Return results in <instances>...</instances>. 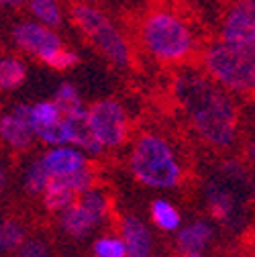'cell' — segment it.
Instances as JSON below:
<instances>
[{
    "label": "cell",
    "instance_id": "6da1fadb",
    "mask_svg": "<svg viewBox=\"0 0 255 257\" xmlns=\"http://www.w3.org/2000/svg\"><path fill=\"white\" fill-rule=\"evenodd\" d=\"M176 96L202 141L216 149H227L235 143L239 131L237 106L229 92L210 82L206 74H180L176 78Z\"/></svg>",
    "mask_w": 255,
    "mask_h": 257
},
{
    "label": "cell",
    "instance_id": "7a4b0ae2",
    "mask_svg": "<svg viewBox=\"0 0 255 257\" xmlns=\"http://www.w3.org/2000/svg\"><path fill=\"white\" fill-rule=\"evenodd\" d=\"M141 39L155 59L166 63H180L194 51L192 29L180 15L166 9L153 11L145 17Z\"/></svg>",
    "mask_w": 255,
    "mask_h": 257
},
{
    "label": "cell",
    "instance_id": "3957f363",
    "mask_svg": "<svg viewBox=\"0 0 255 257\" xmlns=\"http://www.w3.org/2000/svg\"><path fill=\"white\" fill-rule=\"evenodd\" d=\"M129 162L133 176L149 188L168 190L182 178V166L172 145L155 133H145L135 141Z\"/></svg>",
    "mask_w": 255,
    "mask_h": 257
},
{
    "label": "cell",
    "instance_id": "277c9868",
    "mask_svg": "<svg viewBox=\"0 0 255 257\" xmlns=\"http://www.w3.org/2000/svg\"><path fill=\"white\" fill-rule=\"evenodd\" d=\"M204 74L225 92L245 94L255 86V51H243L225 43H212L202 53Z\"/></svg>",
    "mask_w": 255,
    "mask_h": 257
},
{
    "label": "cell",
    "instance_id": "5b68a950",
    "mask_svg": "<svg viewBox=\"0 0 255 257\" xmlns=\"http://www.w3.org/2000/svg\"><path fill=\"white\" fill-rule=\"evenodd\" d=\"M74 25L82 31V35L100 51V55L116 68H126L131 63V47L118 27L90 3H76L70 9Z\"/></svg>",
    "mask_w": 255,
    "mask_h": 257
},
{
    "label": "cell",
    "instance_id": "8992f818",
    "mask_svg": "<svg viewBox=\"0 0 255 257\" xmlns=\"http://www.w3.org/2000/svg\"><path fill=\"white\" fill-rule=\"evenodd\" d=\"M86 124L102 149H116L129 137V116L114 98H102L86 106Z\"/></svg>",
    "mask_w": 255,
    "mask_h": 257
},
{
    "label": "cell",
    "instance_id": "52a82bcc",
    "mask_svg": "<svg viewBox=\"0 0 255 257\" xmlns=\"http://www.w3.org/2000/svg\"><path fill=\"white\" fill-rule=\"evenodd\" d=\"M108 210L106 198L98 190H86L66 210H61V227L72 237H86L104 220Z\"/></svg>",
    "mask_w": 255,
    "mask_h": 257
},
{
    "label": "cell",
    "instance_id": "ba28073f",
    "mask_svg": "<svg viewBox=\"0 0 255 257\" xmlns=\"http://www.w3.org/2000/svg\"><path fill=\"white\" fill-rule=\"evenodd\" d=\"M13 41L15 45L39 59L45 66L53 68L57 55L63 51V45L55 29H49L45 25H39L35 21H23L13 29Z\"/></svg>",
    "mask_w": 255,
    "mask_h": 257
},
{
    "label": "cell",
    "instance_id": "9c48e42d",
    "mask_svg": "<svg viewBox=\"0 0 255 257\" xmlns=\"http://www.w3.org/2000/svg\"><path fill=\"white\" fill-rule=\"evenodd\" d=\"M220 43L235 49L255 51V3L237 0L227 11L220 27Z\"/></svg>",
    "mask_w": 255,
    "mask_h": 257
},
{
    "label": "cell",
    "instance_id": "30bf717a",
    "mask_svg": "<svg viewBox=\"0 0 255 257\" xmlns=\"http://www.w3.org/2000/svg\"><path fill=\"white\" fill-rule=\"evenodd\" d=\"M0 141L15 151H25L35 141L33 126L29 120V104H17L0 114Z\"/></svg>",
    "mask_w": 255,
    "mask_h": 257
},
{
    "label": "cell",
    "instance_id": "8fae6325",
    "mask_svg": "<svg viewBox=\"0 0 255 257\" xmlns=\"http://www.w3.org/2000/svg\"><path fill=\"white\" fill-rule=\"evenodd\" d=\"M37 162L41 164V168L45 170L49 180L55 178H63L70 176L82 168L88 166V157L84 151L70 147V145H57V147H49Z\"/></svg>",
    "mask_w": 255,
    "mask_h": 257
},
{
    "label": "cell",
    "instance_id": "7c38bea8",
    "mask_svg": "<svg viewBox=\"0 0 255 257\" xmlns=\"http://www.w3.org/2000/svg\"><path fill=\"white\" fill-rule=\"evenodd\" d=\"M122 243L129 257L151 255V235L137 216H126L122 220Z\"/></svg>",
    "mask_w": 255,
    "mask_h": 257
},
{
    "label": "cell",
    "instance_id": "4fadbf2b",
    "mask_svg": "<svg viewBox=\"0 0 255 257\" xmlns=\"http://www.w3.org/2000/svg\"><path fill=\"white\" fill-rule=\"evenodd\" d=\"M210 237H212V229L206 222L198 220V222H192V224H188V227L180 229L178 245L184 253H200L206 247V243L210 241Z\"/></svg>",
    "mask_w": 255,
    "mask_h": 257
},
{
    "label": "cell",
    "instance_id": "5bb4252c",
    "mask_svg": "<svg viewBox=\"0 0 255 257\" xmlns=\"http://www.w3.org/2000/svg\"><path fill=\"white\" fill-rule=\"evenodd\" d=\"M27 80V66L15 55H0V92H13Z\"/></svg>",
    "mask_w": 255,
    "mask_h": 257
},
{
    "label": "cell",
    "instance_id": "9a60e30c",
    "mask_svg": "<svg viewBox=\"0 0 255 257\" xmlns=\"http://www.w3.org/2000/svg\"><path fill=\"white\" fill-rule=\"evenodd\" d=\"M27 11L33 17L31 21H35L39 25H45L49 29H55L63 21V9L59 5V0H27Z\"/></svg>",
    "mask_w": 255,
    "mask_h": 257
},
{
    "label": "cell",
    "instance_id": "2e32d148",
    "mask_svg": "<svg viewBox=\"0 0 255 257\" xmlns=\"http://www.w3.org/2000/svg\"><path fill=\"white\" fill-rule=\"evenodd\" d=\"M41 194H43V202H45V206H47L49 210H53V212L66 210V208L78 198L76 192H74L66 182H63L61 178L49 180L47 186H45V190L41 192Z\"/></svg>",
    "mask_w": 255,
    "mask_h": 257
},
{
    "label": "cell",
    "instance_id": "e0dca14e",
    "mask_svg": "<svg viewBox=\"0 0 255 257\" xmlns=\"http://www.w3.org/2000/svg\"><path fill=\"white\" fill-rule=\"evenodd\" d=\"M55 106L59 108V112L63 116H74V114H82L86 110V104L82 100V96L78 92V88L70 82H61L53 94V98Z\"/></svg>",
    "mask_w": 255,
    "mask_h": 257
},
{
    "label": "cell",
    "instance_id": "ac0fdd59",
    "mask_svg": "<svg viewBox=\"0 0 255 257\" xmlns=\"http://www.w3.org/2000/svg\"><path fill=\"white\" fill-rule=\"evenodd\" d=\"M151 218L157 227L164 231H176L182 222L178 208L174 204H170L168 200H155L151 204Z\"/></svg>",
    "mask_w": 255,
    "mask_h": 257
},
{
    "label": "cell",
    "instance_id": "d6986e66",
    "mask_svg": "<svg viewBox=\"0 0 255 257\" xmlns=\"http://www.w3.org/2000/svg\"><path fill=\"white\" fill-rule=\"evenodd\" d=\"M208 208H210L212 216L227 222L235 212V200H233V196L229 194L227 190L214 186L208 192Z\"/></svg>",
    "mask_w": 255,
    "mask_h": 257
},
{
    "label": "cell",
    "instance_id": "ffe728a7",
    "mask_svg": "<svg viewBox=\"0 0 255 257\" xmlns=\"http://www.w3.org/2000/svg\"><path fill=\"white\" fill-rule=\"evenodd\" d=\"M57 118H61V112L53 100H39V102L29 104V120H31V126H33V133H35V128L55 122Z\"/></svg>",
    "mask_w": 255,
    "mask_h": 257
},
{
    "label": "cell",
    "instance_id": "44dd1931",
    "mask_svg": "<svg viewBox=\"0 0 255 257\" xmlns=\"http://www.w3.org/2000/svg\"><path fill=\"white\" fill-rule=\"evenodd\" d=\"M23 241H25V231L19 222H15V220L0 222V253L19 249V245Z\"/></svg>",
    "mask_w": 255,
    "mask_h": 257
},
{
    "label": "cell",
    "instance_id": "7402d4cb",
    "mask_svg": "<svg viewBox=\"0 0 255 257\" xmlns=\"http://www.w3.org/2000/svg\"><path fill=\"white\" fill-rule=\"evenodd\" d=\"M47 182H49V178H47L45 170L35 159V162L31 164L27 168V172H25V188H27V192H31V194H41V192L45 190V186H47Z\"/></svg>",
    "mask_w": 255,
    "mask_h": 257
},
{
    "label": "cell",
    "instance_id": "603a6c76",
    "mask_svg": "<svg viewBox=\"0 0 255 257\" xmlns=\"http://www.w3.org/2000/svg\"><path fill=\"white\" fill-rule=\"evenodd\" d=\"M94 253H96V257H126L122 239H114V237L98 239L94 243Z\"/></svg>",
    "mask_w": 255,
    "mask_h": 257
},
{
    "label": "cell",
    "instance_id": "cb8c5ba5",
    "mask_svg": "<svg viewBox=\"0 0 255 257\" xmlns=\"http://www.w3.org/2000/svg\"><path fill=\"white\" fill-rule=\"evenodd\" d=\"M19 257H51L47 245L43 241H23L19 245Z\"/></svg>",
    "mask_w": 255,
    "mask_h": 257
},
{
    "label": "cell",
    "instance_id": "d4e9b609",
    "mask_svg": "<svg viewBox=\"0 0 255 257\" xmlns=\"http://www.w3.org/2000/svg\"><path fill=\"white\" fill-rule=\"evenodd\" d=\"M27 5V0H0V9H23Z\"/></svg>",
    "mask_w": 255,
    "mask_h": 257
},
{
    "label": "cell",
    "instance_id": "484cf974",
    "mask_svg": "<svg viewBox=\"0 0 255 257\" xmlns=\"http://www.w3.org/2000/svg\"><path fill=\"white\" fill-rule=\"evenodd\" d=\"M5 184H7V172H5V166H3V162H0V192H3Z\"/></svg>",
    "mask_w": 255,
    "mask_h": 257
},
{
    "label": "cell",
    "instance_id": "4316f807",
    "mask_svg": "<svg viewBox=\"0 0 255 257\" xmlns=\"http://www.w3.org/2000/svg\"><path fill=\"white\" fill-rule=\"evenodd\" d=\"M186 257H202L200 253H186Z\"/></svg>",
    "mask_w": 255,
    "mask_h": 257
},
{
    "label": "cell",
    "instance_id": "83f0119b",
    "mask_svg": "<svg viewBox=\"0 0 255 257\" xmlns=\"http://www.w3.org/2000/svg\"><path fill=\"white\" fill-rule=\"evenodd\" d=\"M78 3H90V5H94V3H98V0H78Z\"/></svg>",
    "mask_w": 255,
    "mask_h": 257
}]
</instances>
